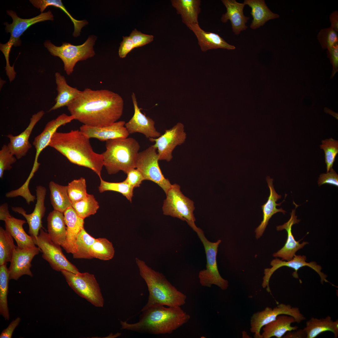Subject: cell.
Returning a JSON list of instances; mask_svg holds the SVG:
<instances>
[{"label":"cell","mask_w":338,"mask_h":338,"mask_svg":"<svg viewBox=\"0 0 338 338\" xmlns=\"http://www.w3.org/2000/svg\"><path fill=\"white\" fill-rule=\"evenodd\" d=\"M67 107L71 115L83 125L102 127L121 117L124 101L120 95L110 90L87 88Z\"/></svg>","instance_id":"cell-1"},{"label":"cell","mask_w":338,"mask_h":338,"mask_svg":"<svg viewBox=\"0 0 338 338\" xmlns=\"http://www.w3.org/2000/svg\"><path fill=\"white\" fill-rule=\"evenodd\" d=\"M90 139L79 130L67 132L56 131L49 146L65 156L71 162L90 169L100 178L104 166L102 154L95 152Z\"/></svg>","instance_id":"cell-2"},{"label":"cell","mask_w":338,"mask_h":338,"mask_svg":"<svg viewBox=\"0 0 338 338\" xmlns=\"http://www.w3.org/2000/svg\"><path fill=\"white\" fill-rule=\"evenodd\" d=\"M164 306L142 311L139 321L135 323L120 321L121 329L141 333L170 334L189 320L190 315L181 306Z\"/></svg>","instance_id":"cell-3"},{"label":"cell","mask_w":338,"mask_h":338,"mask_svg":"<svg viewBox=\"0 0 338 338\" xmlns=\"http://www.w3.org/2000/svg\"><path fill=\"white\" fill-rule=\"evenodd\" d=\"M136 261L149 293L147 302L141 311L159 305L181 306L186 303V295L173 286L162 274L152 269L138 258L136 259Z\"/></svg>","instance_id":"cell-4"},{"label":"cell","mask_w":338,"mask_h":338,"mask_svg":"<svg viewBox=\"0 0 338 338\" xmlns=\"http://www.w3.org/2000/svg\"><path fill=\"white\" fill-rule=\"evenodd\" d=\"M106 149L102 154L104 166L109 174L121 171L125 173L136 168L140 146L132 137L118 138L106 141Z\"/></svg>","instance_id":"cell-5"},{"label":"cell","mask_w":338,"mask_h":338,"mask_svg":"<svg viewBox=\"0 0 338 338\" xmlns=\"http://www.w3.org/2000/svg\"><path fill=\"white\" fill-rule=\"evenodd\" d=\"M7 14L12 18V23H5V29L7 33H10V37L6 44H0V49L3 53L6 60L5 70L9 81L12 82L15 78L16 73L13 66H10L9 61V55L12 47L20 45V36L31 25L46 20H53L54 16L50 10L46 12L41 13L35 17L29 19H23L19 17L16 13L12 10H8Z\"/></svg>","instance_id":"cell-6"},{"label":"cell","mask_w":338,"mask_h":338,"mask_svg":"<svg viewBox=\"0 0 338 338\" xmlns=\"http://www.w3.org/2000/svg\"><path fill=\"white\" fill-rule=\"evenodd\" d=\"M96 38V36L90 35L84 43L79 45L63 43L61 46H56L49 40L46 41L44 44L52 55L61 59L64 63V70L67 75H70L77 62L94 56L93 46Z\"/></svg>","instance_id":"cell-7"},{"label":"cell","mask_w":338,"mask_h":338,"mask_svg":"<svg viewBox=\"0 0 338 338\" xmlns=\"http://www.w3.org/2000/svg\"><path fill=\"white\" fill-rule=\"evenodd\" d=\"M195 231L203 245L207 259L206 269L200 271L198 274L200 284L202 286L209 288L214 284L223 290L227 289L229 286L228 282L220 275L216 260L218 248L221 240H218L215 242H210L199 228Z\"/></svg>","instance_id":"cell-8"},{"label":"cell","mask_w":338,"mask_h":338,"mask_svg":"<svg viewBox=\"0 0 338 338\" xmlns=\"http://www.w3.org/2000/svg\"><path fill=\"white\" fill-rule=\"evenodd\" d=\"M166 194L162 207L163 214L186 221L193 230H195L198 227L195 223L193 201L182 194L180 186L177 184L172 185Z\"/></svg>","instance_id":"cell-9"},{"label":"cell","mask_w":338,"mask_h":338,"mask_svg":"<svg viewBox=\"0 0 338 338\" xmlns=\"http://www.w3.org/2000/svg\"><path fill=\"white\" fill-rule=\"evenodd\" d=\"M69 285L79 296L96 307H102L104 300L94 275L87 272L75 274L61 271Z\"/></svg>","instance_id":"cell-10"},{"label":"cell","mask_w":338,"mask_h":338,"mask_svg":"<svg viewBox=\"0 0 338 338\" xmlns=\"http://www.w3.org/2000/svg\"><path fill=\"white\" fill-rule=\"evenodd\" d=\"M33 240L35 245L41 251L43 258L49 263L53 269L60 272L65 270L75 274L80 272L64 254L61 246L54 243L48 233L42 228L37 237Z\"/></svg>","instance_id":"cell-11"},{"label":"cell","mask_w":338,"mask_h":338,"mask_svg":"<svg viewBox=\"0 0 338 338\" xmlns=\"http://www.w3.org/2000/svg\"><path fill=\"white\" fill-rule=\"evenodd\" d=\"M156 150L153 145L139 152L136 168L141 173L144 180L151 181L156 183L166 194L172 185L161 172L158 164L159 160Z\"/></svg>","instance_id":"cell-12"},{"label":"cell","mask_w":338,"mask_h":338,"mask_svg":"<svg viewBox=\"0 0 338 338\" xmlns=\"http://www.w3.org/2000/svg\"><path fill=\"white\" fill-rule=\"evenodd\" d=\"M281 315L292 316L298 323L305 319L298 307L289 304L281 303L273 308L266 307L263 310L254 313L251 318L250 331L254 334V338H262L260 331L262 327Z\"/></svg>","instance_id":"cell-13"},{"label":"cell","mask_w":338,"mask_h":338,"mask_svg":"<svg viewBox=\"0 0 338 338\" xmlns=\"http://www.w3.org/2000/svg\"><path fill=\"white\" fill-rule=\"evenodd\" d=\"M306 257L305 255H294L292 259L287 261H284L279 259L276 258L272 260L270 263L272 267L270 268H266L264 270V276L263 277L262 286L263 288L266 289L268 293H271V290L269 286V281L272 275L274 272L280 267L285 266L293 269L294 270L292 275L293 277L296 279H299V276L297 273L298 270L300 268L308 266L317 272L320 278V282L322 284H323L324 282L330 283L333 286H335L327 280V276L321 271L322 268L315 262L312 261L309 263L306 262Z\"/></svg>","instance_id":"cell-14"},{"label":"cell","mask_w":338,"mask_h":338,"mask_svg":"<svg viewBox=\"0 0 338 338\" xmlns=\"http://www.w3.org/2000/svg\"><path fill=\"white\" fill-rule=\"evenodd\" d=\"M186 138L183 125L178 123L172 128L166 130L159 137L150 138L149 140L155 142L153 145L157 150L159 160L169 161L173 157L172 152L174 148L183 144Z\"/></svg>","instance_id":"cell-15"},{"label":"cell","mask_w":338,"mask_h":338,"mask_svg":"<svg viewBox=\"0 0 338 338\" xmlns=\"http://www.w3.org/2000/svg\"><path fill=\"white\" fill-rule=\"evenodd\" d=\"M36 192L37 202L32 213L27 214L26 211L22 207H12L11 208L13 211L21 214L26 219L29 226L28 233L33 239L37 237L40 229L43 227L42 219L44 216L46 211L44 203L46 194V188L42 186H37Z\"/></svg>","instance_id":"cell-16"},{"label":"cell","mask_w":338,"mask_h":338,"mask_svg":"<svg viewBox=\"0 0 338 338\" xmlns=\"http://www.w3.org/2000/svg\"><path fill=\"white\" fill-rule=\"evenodd\" d=\"M40 251V249L36 246L32 248H20L17 246L8 269L9 279L17 280L24 275L32 277L33 274L30 270L31 262Z\"/></svg>","instance_id":"cell-17"},{"label":"cell","mask_w":338,"mask_h":338,"mask_svg":"<svg viewBox=\"0 0 338 338\" xmlns=\"http://www.w3.org/2000/svg\"><path fill=\"white\" fill-rule=\"evenodd\" d=\"M131 97L134 106V113L131 119L125 125L129 134L141 133L149 139L159 137L161 134L156 129L154 126L155 121L141 112L134 92L132 93Z\"/></svg>","instance_id":"cell-18"},{"label":"cell","mask_w":338,"mask_h":338,"mask_svg":"<svg viewBox=\"0 0 338 338\" xmlns=\"http://www.w3.org/2000/svg\"><path fill=\"white\" fill-rule=\"evenodd\" d=\"M74 120H75V118L73 116L63 113L55 119L48 122L42 132L35 138L33 144L36 149V152L32 168L33 169L37 171L40 165L38 162L39 155L42 151L49 146L53 136L57 129L61 126L65 125Z\"/></svg>","instance_id":"cell-19"},{"label":"cell","mask_w":338,"mask_h":338,"mask_svg":"<svg viewBox=\"0 0 338 338\" xmlns=\"http://www.w3.org/2000/svg\"><path fill=\"white\" fill-rule=\"evenodd\" d=\"M44 114V112L41 110L33 115L30 119L28 126L18 135L14 136L8 134L6 136L10 140L8 146L17 159H19L25 156L32 147V146L29 141L30 136L35 126Z\"/></svg>","instance_id":"cell-20"},{"label":"cell","mask_w":338,"mask_h":338,"mask_svg":"<svg viewBox=\"0 0 338 338\" xmlns=\"http://www.w3.org/2000/svg\"><path fill=\"white\" fill-rule=\"evenodd\" d=\"M125 121H116L110 125L102 127H95L83 125L79 130L89 139L95 138L101 141L118 138H125L129 133Z\"/></svg>","instance_id":"cell-21"},{"label":"cell","mask_w":338,"mask_h":338,"mask_svg":"<svg viewBox=\"0 0 338 338\" xmlns=\"http://www.w3.org/2000/svg\"><path fill=\"white\" fill-rule=\"evenodd\" d=\"M295 204L296 207L294 209L292 210L289 220L283 224L276 227L277 231H280L285 229L287 233V239L284 246L273 254L274 257L280 258L282 260L289 261L292 259L297 251L308 243L307 242H303L302 243H300V240L296 241L292 234V226L295 223H298L300 222V220L297 219V216L295 215V209L298 206Z\"/></svg>","instance_id":"cell-22"},{"label":"cell","mask_w":338,"mask_h":338,"mask_svg":"<svg viewBox=\"0 0 338 338\" xmlns=\"http://www.w3.org/2000/svg\"><path fill=\"white\" fill-rule=\"evenodd\" d=\"M66 234L65 240L61 245L68 253L73 254L75 251V244L77 236L84 228V219L77 214L72 206L63 213Z\"/></svg>","instance_id":"cell-23"},{"label":"cell","mask_w":338,"mask_h":338,"mask_svg":"<svg viewBox=\"0 0 338 338\" xmlns=\"http://www.w3.org/2000/svg\"><path fill=\"white\" fill-rule=\"evenodd\" d=\"M266 179L269 189L270 194L267 202L261 206L263 213V219L260 224L255 230V236L257 239L262 235L269 219L274 214L279 212H282L284 214L286 212L282 208L279 209L277 208L276 207L280 206L284 200L279 203H276L278 200L281 198V196L278 194L275 191L273 184V179L267 176Z\"/></svg>","instance_id":"cell-24"},{"label":"cell","mask_w":338,"mask_h":338,"mask_svg":"<svg viewBox=\"0 0 338 338\" xmlns=\"http://www.w3.org/2000/svg\"><path fill=\"white\" fill-rule=\"evenodd\" d=\"M221 1L227 9L226 13L221 17V21L226 23L229 20L233 31L236 35L239 34L241 31L247 29V26L245 24L249 19V17H246L243 14V9L245 5L235 0Z\"/></svg>","instance_id":"cell-25"},{"label":"cell","mask_w":338,"mask_h":338,"mask_svg":"<svg viewBox=\"0 0 338 338\" xmlns=\"http://www.w3.org/2000/svg\"><path fill=\"white\" fill-rule=\"evenodd\" d=\"M189 28L194 33L198 44L203 52L218 48L228 50L235 49L234 46L228 44L218 34L204 31L200 27L199 24L192 25Z\"/></svg>","instance_id":"cell-26"},{"label":"cell","mask_w":338,"mask_h":338,"mask_svg":"<svg viewBox=\"0 0 338 338\" xmlns=\"http://www.w3.org/2000/svg\"><path fill=\"white\" fill-rule=\"evenodd\" d=\"M55 77L58 95L55 99V103L49 110V112L67 106L78 96L81 91L69 85L65 77L59 73L56 72Z\"/></svg>","instance_id":"cell-27"},{"label":"cell","mask_w":338,"mask_h":338,"mask_svg":"<svg viewBox=\"0 0 338 338\" xmlns=\"http://www.w3.org/2000/svg\"><path fill=\"white\" fill-rule=\"evenodd\" d=\"M295 322L294 318L291 316L279 315L275 320L262 327V338H270L274 336L277 338H282L287 332L298 329V326L291 325L292 323Z\"/></svg>","instance_id":"cell-28"},{"label":"cell","mask_w":338,"mask_h":338,"mask_svg":"<svg viewBox=\"0 0 338 338\" xmlns=\"http://www.w3.org/2000/svg\"><path fill=\"white\" fill-rule=\"evenodd\" d=\"M172 6L180 14L182 22L188 28L192 25L198 24V16L201 12L200 0H171Z\"/></svg>","instance_id":"cell-29"},{"label":"cell","mask_w":338,"mask_h":338,"mask_svg":"<svg viewBox=\"0 0 338 338\" xmlns=\"http://www.w3.org/2000/svg\"><path fill=\"white\" fill-rule=\"evenodd\" d=\"M5 229L14 239L17 247L20 248H32L36 247L32 237L24 231L23 225L25 220L13 217L7 218L5 221Z\"/></svg>","instance_id":"cell-30"},{"label":"cell","mask_w":338,"mask_h":338,"mask_svg":"<svg viewBox=\"0 0 338 338\" xmlns=\"http://www.w3.org/2000/svg\"><path fill=\"white\" fill-rule=\"evenodd\" d=\"M243 3L251 8L250 13L253 19L250 27L252 29L259 28L268 21L279 17L269 9L264 0H245Z\"/></svg>","instance_id":"cell-31"},{"label":"cell","mask_w":338,"mask_h":338,"mask_svg":"<svg viewBox=\"0 0 338 338\" xmlns=\"http://www.w3.org/2000/svg\"><path fill=\"white\" fill-rule=\"evenodd\" d=\"M303 329L306 334V338H315L321 333L327 331L332 332L334 338H337L338 320L333 321L329 315L319 319L312 317L306 321V326Z\"/></svg>","instance_id":"cell-32"},{"label":"cell","mask_w":338,"mask_h":338,"mask_svg":"<svg viewBox=\"0 0 338 338\" xmlns=\"http://www.w3.org/2000/svg\"><path fill=\"white\" fill-rule=\"evenodd\" d=\"M47 221L49 235L54 243L61 246L65 240L66 234L63 213L53 210L49 214Z\"/></svg>","instance_id":"cell-33"},{"label":"cell","mask_w":338,"mask_h":338,"mask_svg":"<svg viewBox=\"0 0 338 338\" xmlns=\"http://www.w3.org/2000/svg\"><path fill=\"white\" fill-rule=\"evenodd\" d=\"M50 200L54 210L64 213L72 204L68 193L67 186L59 185L53 181L49 183Z\"/></svg>","instance_id":"cell-34"},{"label":"cell","mask_w":338,"mask_h":338,"mask_svg":"<svg viewBox=\"0 0 338 338\" xmlns=\"http://www.w3.org/2000/svg\"><path fill=\"white\" fill-rule=\"evenodd\" d=\"M29 1L34 7L39 9L41 13L49 6H53L61 9L69 17L74 24V30L73 35L74 37L79 36L82 28L88 23L86 20L79 21L73 18L64 5L61 0H30Z\"/></svg>","instance_id":"cell-35"},{"label":"cell","mask_w":338,"mask_h":338,"mask_svg":"<svg viewBox=\"0 0 338 338\" xmlns=\"http://www.w3.org/2000/svg\"><path fill=\"white\" fill-rule=\"evenodd\" d=\"M7 263L0 265V314L6 320H9L7 295L9 279Z\"/></svg>","instance_id":"cell-36"},{"label":"cell","mask_w":338,"mask_h":338,"mask_svg":"<svg viewBox=\"0 0 338 338\" xmlns=\"http://www.w3.org/2000/svg\"><path fill=\"white\" fill-rule=\"evenodd\" d=\"M89 252L93 258L106 261L113 258L115 251L111 242L106 238H99L91 246Z\"/></svg>","instance_id":"cell-37"},{"label":"cell","mask_w":338,"mask_h":338,"mask_svg":"<svg viewBox=\"0 0 338 338\" xmlns=\"http://www.w3.org/2000/svg\"><path fill=\"white\" fill-rule=\"evenodd\" d=\"M96 239L89 234L84 228L82 229L77 237L75 251L72 254L73 258L75 259H93L89 251L91 246L95 242Z\"/></svg>","instance_id":"cell-38"},{"label":"cell","mask_w":338,"mask_h":338,"mask_svg":"<svg viewBox=\"0 0 338 338\" xmlns=\"http://www.w3.org/2000/svg\"><path fill=\"white\" fill-rule=\"evenodd\" d=\"M13 237L6 229L0 227V265L10 262L16 246Z\"/></svg>","instance_id":"cell-39"},{"label":"cell","mask_w":338,"mask_h":338,"mask_svg":"<svg viewBox=\"0 0 338 338\" xmlns=\"http://www.w3.org/2000/svg\"><path fill=\"white\" fill-rule=\"evenodd\" d=\"M72 206L78 216L84 219L95 214L99 208L94 196L88 194L85 198L72 204Z\"/></svg>","instance_id":"cell-40"},{"label":"cell","mask_w":338,"mask_h":338,"mask_svg":"<svg viewBox=\"0 0 338 338\" xmlns=\"http://www.w3.org/2000/svg\"><path fill=\"white\" fill-rule=\"evenodd\" d=\"M100 183L99 187V190L100 193L105 191H113L119 192L131 202L133 195L134 188L124 181L119 182H111L104 180L100 178Z\"/></svg>","instance_id":"cell-41"},{"label":"cell","mask_w":338,"mask_h":338,"mask_svg":"<svg viewBox=\"0 0 338 338\" xmlns=\"http://www.w3.org/2000/svg\"><path fill=\"white\" fill-rule=\"evenodd\" d=\"M68 193L72 205L85 198L88 194L87 192L85 179L81 177L69 183Z\"/></svg>","instance_id":"cell-42"},{"label":"cell","mask_w":338,"mask_h":338,"mask_svg":"<svg viewBox=\"0 0 338 338\" xmlns=\"http://www.w3.org/2000/svg\"><path fill=\"white\" fill-rule=\"evenodd\" d=\"M320 148L325 153L327 172L332 168L336 155L338 153V141L332 138L321 141Z\"/></svg>","instance_id":"cell-43"},{"label":"cell","mask_w":338,"mask_h":338,"mask_svg":"<svg viewBox=\"0 0 338 338\" xmlns=\"http://www.w3.org/2000/svg\"><path fill=\"white\" fill-rule=\"evenodd\" d=\"M317 38L323 49L328 50L338 43L337 33L331 27L321 29Z\"/></svg>","instance_id":"cell-44"},{"label":"cell","mask_w":338,"mask_h":338,"mask_svg":"<svg viewBox=\"0 0 338 338\" xmlns=\"http://www.w3.org/2000/svg\"><path fill=\"white\" fill-rule=\"evenodd\" d=\"M10 150L8 145H4L0 151V178H2L5 171L9 170L17 158Z\"/></svg>","instance_id":"cell-45"},{"label":"cell","mask_w":338,"mask_h":338,"mask_svg":"<svg viewBox=\"0 0 338 338\" xmlns=\"http://www.w3.org/2000/svg\"><path fill=\"white\" fill-rule=\"evenodd\" d=\"M135 48L141 47L148 44L153 40V35L146 34L137 30L135 28L130 36Z\"/></svg>","instance_id":"cell-46"},{"label":"cell","mask_w":338,"mask_h":338,"mask_svg":"<svg viewBox=\"0 0 338 338\" xmlns=\"http://www.w3.org/2000/svg\"><path fill=\"white\" fill-rule=\"evenodd\" d=\"M127 176L124 181L134 188L139 187L144 178L140 171L137 169L133 168L127 173Z\"/></svg>","instance_id":"cell-47"},{"label":"cell","mask_w":338,"mask_h":338,"mask_svg":"<svg viewBox=\"0 0 338 338\" xmlns=\"http://www.w3.org/2000/svg\"><path fill=\"white\" fill-rule=\"evenodd\" d=\"M319 186L327 184L336 187L338 186V175L332 168L329 172L320 175L318 181Z\"/></svg>","instance_id":"cell-48"},{"label":"cell","mask_w":338,"mask_h":338,"mask_svg":"<svg viewBox=\"0 0 338 338\" xmlns=\"http://www.w3.org/2000/svg\"><path fill=\"white\" fill-rule=\"evenodd\" d=\"M327 55L332 65L331 79L338 71V43L327 50Z\"/></svg>","instance_id":"cell-49"},{"label":"cell","mask_w":338,"mask_h":338,"mask_svg":"<svg viewBox=\"0 0 338 338\" xmlns=\"http://www.w3.org/2000/svg\"><path fill=\"white\" fill-rule=\"evenodd\" d=\"M123 40L120 43L119 49V55L121 58L126 55L135 48L132 41L129 36H123Z\"/></svg>","instance_id":"cell-50"},{"label":"cell","mask_w":338,"mask_h":338,"mask_svg":"<svg viewBox=\"0 0 338 338\" xmlns=\"http://www.w3.org/2000/svg\"><path fill=\"white\" fill-rule=\"evenodd\" d=\"M21 321L19 317H17L13 320L8 327L3 330L0 335V338H11L13 333L16 328L18 325Z\"/></svg>","instance_id":"cell-51"},{"label":"cell","mask_w":338,"mask_h":338,"mask_svg":"<svg viewBox=\"0 0 338 338\" xmlns=\"http://www.w3.org/2000/svg\"><path fill=\"white\" fill-rule=\"evenodd\" d=\"M298 330V329H297ZM288 331L283 336L284 338H306L307 335L303 329Z\"/></svg>","instance_id":"cell-52"},{"label":"cell","mask_w":338,"mask_h":338,"mask_svg":"<svg viewBox=\"0 0 338 338\" xmlns=\"http://www.w3.org/2000/svg\"><path fill=\"white\" fill-rule=\"evenodd\" d=\"M12 217L8 210V203H5L2 204L0 206V220L5 221L7 218Z\"/></svg>","instance_id":"cell-53"},{"label":"cell","mask_w":338,"mask_h":338,"mask_svg":"<svg viewBox=\"0 0 338 338\" xmlns=\"http://www.w3.org/2000/svg\"><path fill=\"white\" fill-rule=\"evenodd\" d=\"M331 26L336 32L338 31V11H335L332 12L329 16Z\"/></svg>","instance_id":"cell-54"}]
</instances>
